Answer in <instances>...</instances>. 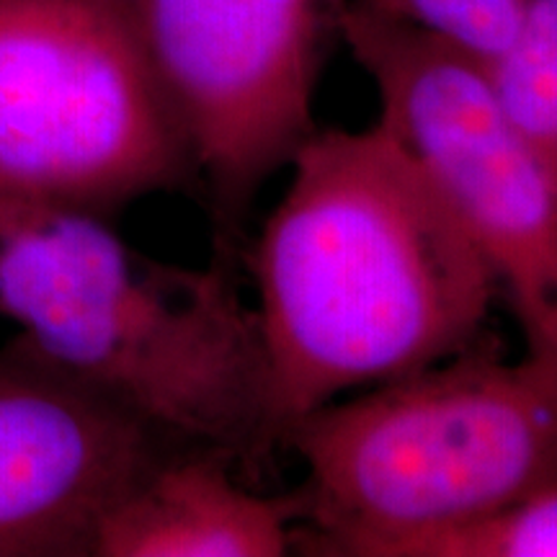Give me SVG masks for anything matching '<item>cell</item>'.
Returning <instances> with one entry per match:
<instances>
[{
  "instance_id": "obj_6",
  "label": "cell",
  "mask_w": 557,
  "mask_h": 557,
  "mask_svg": "<svg viewBox=\"0 0 557 557\" xmlns=\"http://www.w3.org/2000/svg\"><path fill=\"white\" fill-rule=\"evenodd\" d=\"M189 145L218 222L310 135L329 34L346 0H120Z\"/></svg>"
},
{
  "instance_id": "obj_5",
  "label": "cell",
  "mask_w": 557,
  "mask_h": 557,
  "mask_svg": "<svg viewBox=\"0 0 557 557\" xmlns=\"http://www.w3.org/2000/svg\"><path fill=\"white\" fill-rule=\"evenodd\" d=\"M338 34L377 90V122L491 263L529 354L557 361V181L508 124L483 62L361 0Z\"/></svg>"
},
{
  "instance_id": "obj_9",
  "label": "cell",
  "mask_w": 557,
  "mask_h": 557,
  "mask_svg": "<svg viewBox=\"0 0 557 557\" xmlns=\"http://www.w3.org/2000/svg\"><path fill=\"white\" fill-rule=\"evenodd\" d=\"M483 67L508 124L557 181V0H529L517 37Z\"/></svg>"
},
{
  "instance_id": "obj_3",
  "label": "cell",
  "mask_w": 557,
  "mask_h": 557,
  "mask_svg": "<svg viewBox=\"0 0 557 557\" xmlns=\"http://www.w3.org/2000/svg\"><path fill=\"white\" fill-rule=\"evenodd\" d=\"M302 459L297 547L398 557L557 483V361L468 348L292 423Z\"/></svg>"
},
{
  "instance_id": "obj_8",
  "label": "cell",
  "mask_w": 557,
  "mask_h": 557,
  "mask_svg": "<svg viewBox=\"0 0 557 557\" xmlns=\"http://www.w3.org/2000/svg\"><path fill=\"white\" fill-rule=\"evenodd\" d=\"M225 457L171 447L122 493L96 529L90 557H282L297 549V493L238 485Z\"/></svg>"
},
{
  "instance_id": "obj_4",
  "label": "cell",
  "mask_w": 557,
  "mask_h": 557,
  "mask_svg": "<svg viewBox=\"0 0 557 557\" xmlns=\"http://www.w3.org/2000/svg\"><path fill=\"white\" fill-rule=\"evenodd\" d=\"M191 178L120 0H0V209L107 218Z\"/></svg>"
},
{
  "instance_id": "obj_11",
  "label": "cell",
  "mask_w": 557,
  "mask_h": 557,
  "mask_svg": "<svg viewBox=\"0 0 557 557\" xmlns=\"http://www.w3.org/2000/svg\"><path fill=\"white\" fill-rule=\"evenodd\" d=\"M400 24L447 41L478 62H491L511 45L529 0H361Z\"/></svg>"
},
{
  "instance_id": "obj_10",
  "label": "cell",
  "mask_w": 557,
  "mask_h": 557,
  "mask_svg": "<svg viewBox=\"0 0 557 557\" xmlns=\"http://www.w3.org/2000/svg\"><path fill=\"white\" fill-rule=\"evenodd\" d=\"M398 557H557V483L487 517L418 540Z\"/></svg>"
},
{
  "instance_id": "obj_1",
  "label": "cell",
  "mask_w": 557,
  "mask_h": 557,
  "mask_svg": "<svg viewBox=\"0 0 557 557\" xmlns=\"http://www.w3.org/2000/svg\"><path fill=\"white\" fill-rule=\"evenodd\" d=\"M250 253L278 442L315 408L478 344L500 289L389 132H315Z\"/></svg>"
},
{
  "instance_id": "obj_7",
  "label": "cell",
  "mask_w": 557,
  "mask_h": 557,
  "mask_svg": "<svg viewBox=\"0 0 557 557\" xmlns=\"http://www.w3.org/2000/svg\"><path fill=\"white\" fill-rule=\"evenodd\" d=\"M171 447L16 338L0 351V557H90L103 513Z\"/></svg>"
},
{
  "instance_id": "obj_2",
  "label": "cell",
  "mask_w": 557,
  "mask_h": 557,
  "mask_svg": "<svg viewBox=\"0 0 557 557\" xmlns=\"http://www.w3.org/2000/svg\"><path fill=\"white\" fill-rule=\"evenodd\" d=\"M0 312L158 434L256 472L278 444L259 318L227 259L139 253L103 214L0 209Z\"/></svg>"
}]
</instances>
